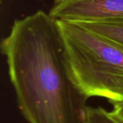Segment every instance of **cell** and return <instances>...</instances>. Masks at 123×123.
Here are the masks:
<instances>
[{
    "label": "cell",
    "mask_w": 123,
    "mask_h": 123,
    "mask_svg": "<svg viewBox=\"0 0 123 123\" xmlns=\"http://www.w3.org/2000/svg\"><path fill=\"white\" fill-rule=\"evenodd\" d=\"M76 23L107 38L123 50V19Z\"/></svg>",
    "instance_id": "cell-4"
},
{
    "label": "cell",
    "mask_w": 123,
    "mask_h": 123,
    "mask_svg": "<svg viewBox=\"0 0 123 123\" xmlns=\"http://www.w3.org/2000/svg\"><path fill=\"white\" fill-rule=\"evenodd\" d=\"M87 123H123L110 112L98 107H88Z\"/></svg>",
    "instance_id": "cell-5"
},
{
    "label": "cell",
    "mask_w": 123,
    "mask_h": 123,
    "mask_svg": "<svg viewBox=\"0 0 123 123\" xmlns=\"http://www.w3.org/2000/svg\"><path fill=\"white\" fill-rule=\"evenodd\" d=\"M10 81L29 123H87V99L73 81L58 21L43 10L16 19L3 39Z\"/></svg>",
    "instance_id": "cell-1"
},
{
    "label": "cell",
    "mask_w": 123,
    "mask_h": 123,
    "mask_svg": "<svg viewBox=\"0 0 123 123\" xmlns=\"http://www.w3.org/2000/svg\"><path fill=\"white\" fill-rule=\"evenodd\" d=\"M66 48L70 75L81 92L123 102V50L80 25L57 20Z\"/></svg>",
    "instance_id": "cell-2"
},
{
    "label": "cell",
    "mask_w": 123,
    "mask_h": 123,
    "mask_svg": "<svg viewBox=\"0 0 123 123\" xmlns=\"http://www.w3.org/2000/svg\"><path fill=\"white\" fill-rule=\"evenodd\" d=\"M48 13L72 22L123 19V0H54Z\"/></svg>",
    "instance_id": "cell-3"
},
{
    "label": "cell",
    "mask_w": 123,
    "mask_h": 123,
    "mask_svg": "<svg viewBox=\"0 0 123 123\" xmlns=\"http://www.w3.org/2000/svg\"><path fill=\"white\" fill-rule=\"evenodd\" d=\"M112 110L110 112L115 117L123 123V102L115 104L112 105Z\"/></svg>",
    "instance_id": "cell-6"
}]
</instances>
